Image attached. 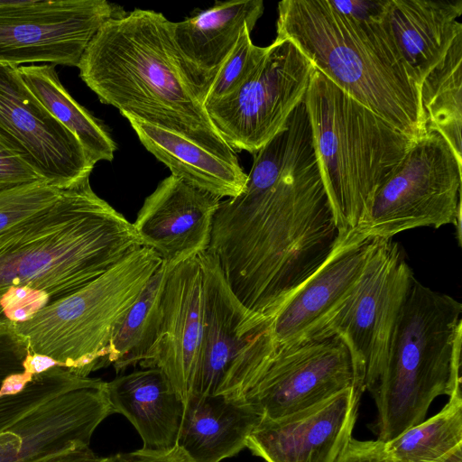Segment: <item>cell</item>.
<instances>
[{
  "label": "cell",
  "instance_id": "obj_13",
  "mask_svg": "<svg viewBox=\"0 0 462 462\" xmlns=\"http://www.w3.org/2000/svg\"><path fill=\"white\" fill-rule=\"evenodd\" d=\"M0 139L47 184L69 189L95 166L76 136L37 99L17 66L0 63Z\"/></svg>",
  "mask_w": 462,
  "mask_h": 462
},
{
  "label": "cell",
  "instance_id": "obj_1",
  "mask_svg": "<svg viewBox=\"0 0 462 462\" xmlns=\"http://www.w3.org/2000/svg\"><path fill=\"white\" fill-rule=\"evenodd\" d=\"M344 237L302 101L254 153L243 191L220 201L208 250L237 299L273 318Z\"/></svg>",
  "mask_w": 462,
  "mask_h": 462
},
{
  "label": "cell",
  "instance_id": "obj_19",
  "mask_svg": "<svg viewBox=\"0 0 462 462\" xmlns=\"http://www.w3.org/2000/svg\"><path fill=\"white\" fill-rule=\"evenodd\" d=\"M203 341V273L196 256L177 264L167 278L159 337L143 368L161 369L185 402L198 370Z\"/></svg>",
  "mask_w": 462,
  "mask_h": 462
},
{
  "label": "cell",
  "instance_id": "obj_9",
  "mask_svg": "<svg viewBox=\"0 0 462 462\" xmlns=\"http://www.w3.org/2000/svg\"><path fill=\"white\" fill-rule=\"evenodd\" d=\"M462 163L430 131L413 142L374 195L365 225L356 230L385 240L409 229L454 225L461 244Z\"/></svg>",
  "mask_w": 462,
  "mask_h": 462
},
{
  "label": "cell",
  "instance_id": "obj_28",
  "mask_svg": "<svg viewBox=\"0 0 462 462\" xmlns=\"http://www.w3.org/2000/svg\"><path fill=\"white\" fill-rule=\"evenodd\" d=\"M427 133H439L462 163V33L420 87Z\"/></svg>",
  "mask_w": 462,
  "mask_h": 462
},
{
  "label": "cell",
  "instance_id": "obj_32",
  "mask_svg": "<svg viewBox=\"0 0 462 462\" xmlns=\"http://www.w3.org/2000/svg\"><path fill=\"white\" fill-rule=\"evenodd\" d=\"M36 181L42 180L0 139V189Z\"/></svg>",
  "mask_w": 462,
  "mask_h": 462
},
{
  "label": "cell",
  "instance_id": "obj_34",
  "mask_svg": "<svg viewBox=\"0 0 462 462\" xmlns=\"http://www.w3.org/2000/svg\"><path fill=\"white\" fill-rule=\"evenodd\" d=\"M336 462H392L384 442L381 440H358L351 439Z\"/></svg>",
  "mask_w": 462,
  "mask_h": 462
},
{
  "label": "cell",
  "instance_id": "obj_30",
  "mask_svg": "<svg viewBox=\"0 0 462 462\" xmlns=\"http://www.w3.org/2000/svg\"><path fill=\"white\" fill-rule=\"evenodd\" d=\"M246 27L236 46L219 68L207 93L205 105L223 99L236 92L252 76L267 52V47L253 43Z\"/></svg>",
  "mask_w": 462,
  "mask_h": 462
},
{
  "label": "cell",
  "instance_id": "obj_14",
  "mask_svg": "<svg viewBox=\"0 0 462 462\" xmlns=\"http://www.w3.org/2000/svg\"><path fill=\"white\" fill-rule=\"evenodd\" d=\"M351 387L364 392L347 346L332 336L278 346L245 401L262 417L277 419Z\"/></svg>",
  "mask_w": 462,
  "mask_h": 462
},
{
  "label": "cell",
  "instance_id": "obj_23",
  "mask_svg": "<svg viewBox=\"0 0 462 462\" xmlns=\"http://www.w3.org/2000/svg\"><path fill=\"white\" fill-rule=\"evenodd\" d=\"M262 0L217 2L195 16L171 22L175 44L184 58L214 79L246 27L263 13Z\"/></svg>",
  "mask_w": 462,
  "mask_h": 462
},
{
  "label": "cell",
  "instance_id": "obj_7",
  "mask_svg": "<svg viewBox=\"0 0 462 462\" xmlns=\"http://www.w3.org/2000/svg\"><path fill=\"white\" fill-rule=\"evenodd\" d=\"M162 263L156 252L143 246L88 284L14 326L31 355L88 376L108 365L115 328Z\"/></svg>",
  "mask_w": 462,
  "mask_h": 462
},
{
  "label": "cell",
  "instance_id": "obj_35",
  "mask_svg": "<svg viewBox=\"0 0 462 462\" xmlns=\"http://www.w3.org/2000/svg\"><path fill=\"white\" fill-rule=\"evenodd\" d=\"M110 462H192L178 446L168 451L138 449L109 457Z\"/></svg>",
  "mask_w": 462,
  "mask_h": 462
},
{
  "label": "cell",
  "instance_id": "obj_24",
  "mask_svg": "<svg viewBox=\"0 0 462 462\" xmlns=\"http://www.w3.org/2000/svg\"><path fill=\"white\" fill-rule=\"evenodd\" d=\"M31 353L14 325L0 324V432L83 377L61 365L33 374Z\"/></svg>",
  "mask_w": 462,
  "mask_h": 462
},
{
  "label": "cell",
  "instance_id": "obj_37",
  "mask_svg": "<svg viewBox=\"0 0 462 462\" xmlns=\"http://www.w3.org/2000/svg\"><path fill=\"white\" fill-rule=\"evenodd\" d=\"M428 462H462V444L457 446L444 456Z\"/></svg>",
  "mask_w": 462,
  "mask_h": 462
},
{
  "label": "cell",
  "instance_id": "obj_6",
  "mask_svg": "<svg viewBox=\"0 0 462 462\" xmlns=\"http://www.w3.org/2000/svg\"><path fill=\"white\" fill-rule=\"evenodd\" d=\"M342 236L368 220L375 193L413 141L313 69L303 99Z\"/></svg>",
  "mask_w": 462,
  "mask_h": 462
},
{
  "label": "cell",
  "instance_id": "obj_11",
  "mask_svg": "<svg viewBox=\"0 0 462 462\" xmlns=\"http://www.w3.org/2000/svg\"><path fill=\"white\" fill-rule=\"evenodd\" d=\"M313 66L289 40L274 41L249 79L234 94L205 105L235 151L255 153L286 125L303 101Z\"/></svg>",
  "mask_w": 462,
  "mask_h": 462
},
{
  "label": "cell",
  "instance_id": "obj_4",
  "mask_svg": "<svg viewBox=\"0 0 462 462\" xmlns=\"http://www.w3.org/2000/svg\"><path fill=\"white\" fill-rule=\"evenodd\" d=\"M276 28L274 41H291L315 69L413 142L427 134L420 88L386 17L360 22L328 0H284L278 4Z\"/></svg>",
  "mask_w": 462,
  "mask_h": 462
},
{
  "label": "cell",
  "instance_id": "obj_25",
  "mask_svg": "<svg viewBox=\"0 0 462 462\" xmlns=\"http://www.w3.org/2000/svg\"><path fill=\"white\" fill-rule=\"evenodd\" d=\"M126 119L143 145L172 175L220 199L236 197L245 189L247 174L239 163L226 161L172 132L134 118Z\"/></svg>",
  "mask_w": 462,
  "mask_h": 462
},
{
  "label": "cell",
  "instance_id": "obj_36",
  "mask_svg": "<svg viewBox=\"0 0 462 462\" xmlns=\"http://www.w3.org/2000/svg\"><path fill=\"white\" fill-rule=\"evenodd\" d=\"M33 462H110V458L98 457L89 446H83L63 450Z\"/></svg>",
  "mask_w": 462,
  "mask_h": 462
},
{
  "label": "cell",
  "instance_id": "obj_33",
  "mask_svg": "<svg viewBox=\"0 0 462 462\" xmlns=\"http://www.w3.org/2000/svg\"><path fill=\"white\" fill-rule=\"evenodd\" d=\"M337 12L365 23H381L388 13L390 0H328Z\"/></svg>",
  "mask_w": 462,
  "mask_h": 462
},
{
  "label": "cell",
  "instance_id": "obj_16",
  "mask_svg": "<svg viewBox=\"0 0 462 462\" xmlns=\"http://www.w3.org/2000/svg\"><path fill=\"white\" fill-rule=\"evenodd\" d=\"M362 393L351 387L298 412L262 417L246 448L265 462H336L352 439Z\"/></svg>",
  "mask_w": 462,
  "mask_h": 462
},
{
  "label": "cell",
  "instance_id": "obj_12",
  "mask_svg": "<svg viewBox=\"0 0 462 462\" xmlns=\"http://www.w3.org/2000/svg\"><path fill=\"white\" fill-rule=\"evenodd\" d=\"M125 14L106 0H0V63L77 67L99 28Z\"/></svg>",
  "mask_w": 462,
  "mask_h": 462
},
{
  "label": "cell",
  "instance_id": "obj_3",
  "mask_svg": "<svg viewBox=\"0 0 462 462\" xmlns=\"http://www.w3.org/2000/svg\"><path fill=\"white\" fill-rule=\"evenodd\" d=\"M132 223L89 178L0 234V324L26 321L143 247Z\"/></svg>",
  "mask_w": 462,
  "mask_h": 462
},
{
  "label": "cell",
  "instance_id": "obj_17",
  "mask_svg": "<svg viewBox=\"0 0 462 462\" xmlns=\"http://www.w3.org/2000/svg\"><path fill=\"white\" fill-rule=\"evenodd\" d=\"M376 237L353 231L326 262L285 302L273 319L278 346L315 339L352 294L374 247Z\"/></svg>",
  "mask_w": 462,
  "mask_h": 462
},
{
  "label": "cell",
  "instance_id": "obj_5",
  "mask_svg": "<svg viewBox=\"0 0 462 462\" xmlns=\"http://www.w3.org/2000/svg\"><path fill=\"white\" fill-rule=\"evenodd\" d=\"M461 313L459 301L412 280L371 394L378 440L420 423L438 396L461 392Z\"/></svg>",
  "mask_w": 462,
  "mask_h": 462
},
{
  "label": "cell",
  "instance_id": "obj_22",
  "mask_svg": "<svg viewBox=\"0 0 462 462\" xmlns=\"http://www.w3.org/2000/svg\"><path fill=\"white\" fill-rule=\"evenodd\" d=\"M261 418L245 401L189 393L177 446L192 462H220L246 448Z\"/></svg>",
  "mask_w": 462,
  "mask_h": 462
},
{
  "label": "cell",
  "instance_id": "obj_27",
  "mask_svg": "<svg viewBox=\"0 0 462 462\" xmlns=\"http://www.w3.org/2000/svg\"><path fill=\"white\" fill-rule=\"evenodd\" d=\"M26 87L79 141L90 160L111 162L116 143L104 126L66 90L54 64L17 67Z\"/></svg>",
  "mask_w": 462,
  "mask_h": 462
},
{
  "label": "cell",
  "instance_id": "obj_20",
  "mask_svg": "<svg viewBox=\"0 0 462 462\" xmlns=\"http://www.w3.org/2000/svg\"><path fill=\"white\" fill-rule=\"evenodd\" d=\"M113 413L123 414L135 428L143 449L168 451L177 447L185 402L166 374L149 367L106 382Z\"/></svg>",
  "mask_w": 462,
  "mask_h": 462
},
{
  "label": "cell",
  "instance_id": "obj_21",
  "mask_svg": "<svg viewBox=\"0 0 462 462\" xmlns=\"http://www.w3.org/2000/svg\"><path fill=\"white\" fill-rule=\"evenodd\" d=\"M461 14L462 0H390L386 22L419 88L462 33Z\"/></svg>",
  "mask_w": 462,
  "mask_h": 462
},
{
  "label": "cell",
  "instance_id": "obj_31",
  "mask_svg": "<svg viewBox=\"0 0 462 462\" xmlns=\"http://www.w3.org/2000/svg\"><path fill=\"white\" fill-rule=\"evenodd\" d=\"M61 191L44 181L0 189V234L49 208Z\"/></svg>",
  "mask_w": 462,
  "mask_h": 462
},
{
  "label": "cell",
  "instance_id": "obj_18",
  "mask_svg": "<svg viewBox=\"0 0 462 462\" xmlns=\"http://www.w3.org/2000/svg\"><path fill=\"white\" fill-rule=\"evenodd\" d=\"M221 199L171 174L143 201L133 223L143 246L176 266L208 249Z\"/></svg>",
  "mask_w": 462,
  "mask_h": 462
},
{
  "label": "cell",
  "instance_id": "obj_10",
  "mask_svg": "<svg viewBox=\"0 0 462 462\" xmlns=\"http://www.w3.org/2000/svg\"><path fill=\"white\" fill-rule=\"evenodd\" d=\"M414 278L398 245L376 238L354 291L317 337L337 336L345 343L364 391L371 394L384 369L394 326Z\"/></svg>",
  "mask_w": 462,
  "mask_h": 462
},
{
  "label": "cell",
  "instance_id": "obj_2",
  "mask_svg": "<svg viewBox=\"0 0 462 462\" xmlns=\"http://www.w3.org/2000/svg\"><path fill=\"white\" fill-rule=\"evenodd\" d=\"M77 67L100 102L115 106L125 118L172 132L239 163L205 108L213 79L180 53L171 21L162 13L136 8L109 19Z\"/></svg>",
  "mask_w": 462,
  "mask_h": 462
},
{
  "label": "cell",
  "instance_id": "obj_26",
  "mask_svg": "<svg viewBox=\"0 0 462 462\" xmlns=\"http://www.w3.org/2000/svg\"><path fill=\"white\" fill-rule=\"evenodd\" d=\"M173 267L162 261L115 328L107 364L116 373L138 364L143 367L152 358L162 320L164 287Z\"/></svg>",
  "mask_w": 462,
  "mask_h": 462
},
{
  "label": "cell",
  "instance_id": "obj_29",
  "mask_svg": "<svg viewBox=\"0 0 462 462\" xmlns=\"http://www.w3.org/2000/svg\"><path fill=\"white\" fill-rule=\"evenodd\" d=\"M462 444V393L451 395L436 415L384 442L392 462H428Z\"/></svg>",
  "mask_w": 462,
  "mask_h": 462
},
{
  "label": "cell",
  "instance_id": "obj_15",
  "mask_svg": "<svg viewBox=\"0 0 462 462\" xmlns=\"http://www.w3.org/2000/svg\"><path fill=\"white\" fill-rule=\"evenodd\" d=\"M106 382L89 376L49 398L0 432V462H33L89 446L112 411Z\"/></svg>",
  "mask_w": 462,
  "mask_h": 462
},
{
  "label": "cell",
  "instance_id": "obj_8",
  "mask_svg": "<svg viewBox=\"0 0 462 462\" xmlns=\"http://www.w3.org/2000/svg\"><path fill=\"white\" fill-rule=\"evenodd\" d=\"M198 257L203 273L204 341L189 393L245 401L277 351L273 318L247 309L237 299L212 253L206 250Z\"/></svg>",
  "mask_w": 462,
  "mask_h": 462
}]
</instances>
